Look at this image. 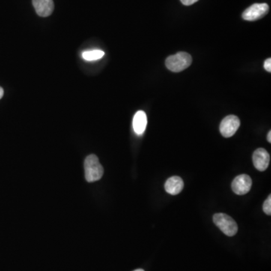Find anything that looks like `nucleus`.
<instances>
[{
	"label": "nucleus",
	"mask_w": 271,
	"mask_h": 271,
	"mask_svg": "<svg viewBox=\"0 0 271 271\" xmlns=\"http://www.w3.org/2000/svg\"><path fill=\"white\" fill-rule=\"evenodd\" d=\"M84 174L88 182L99 180L103 175L104 170L95 155H90L84 160Z\"/></svg>",
	"instance_id": "1"
},
{
	"label": "nucleus",
	"mask_w": 271,
	"mask_h": 271,
	"mask_svg": "<svg viewBox=\"0 0 271 271\" xmlns=\"http://www.w3.org/2000/svg\"><path fill=\"white\" fill-rule=\"evenodd\" d=\"M192 63V57L186 52H179L167 57L166 66L169 70L174 72H182L189 67Z\"/></svg>",
	"instance_id": "2"
},
{
	"label": "nucleus",
	"mask_w": 271,
	"mask_h": 271,
	"mask_svg": "<svg viewBox=\"0 0 271 271\" xmlns=\"http://www.w3.org/2000/svg\"><path fill=\"white\" fill-rule=\"evenodd\" d=\"M213 221L215 225L227 236H233L237 233V224L227 214H215L213 215Z\"/></svg>",
	"instance_id": "3"
},
{
	"label": "nucleus",
	"mask_w": 271,
	"mask_h": 271,
	"mask_svg": "<svg viewBox=\"0 0 271 271\" xmlns=\"http://www.w3.org/2000/svg\"><path fill=\"white\" fill-rule=\"evenodd\" d=\"M269 12V6L266 3H255L245 9L242 17L248 21H257L264 17Z\"/></svg>",
	"instance_id": "4"
},
{
	"label": "nucleus",
	"mask_w": 271,
	"mask_h": 271,
	"mask_svg": "<svg viewBox=\"0 0 271 271\" xmlns=\"http://www.w3.org/2000/svg\"><path fill=\"white\" fill-rule=\"evenodd\" d=\"M239 125H240V121H239V117L233 114H230L221 120L219 126L220 132L223 137L229 138L236 133V131L239 129Z\"/></svg>",
	"instance_id": "5"
},
{
	"label": "nucleus",
	"mask_w": 271,
	"mask_h": 271,
	"mask_svg": "<svg viewBox=\"0 0 271 271\" xmlns=\"http://www.w3.org/2000/svg\"><path fill=\"white\" fill-rule=\"evenodd\" d=\"M251 179L246 174H241L236 176L231 184L232 190L238 195H244L251 189Z\"/></svg>",
	"instance_id": "6"
},
{
	"label": "nucleus",
	"mask_w": 271,
	"mask_h": 271,
	"mask_svg": "<svg viewBox=\"0 0 271 271\" xmlns=\"http://www.w3.org/2000/svg\"><path fill=\"white\" fill-rule=\"evenodd\" d=\"M253 164L259 171H264L269 164V155L264 149H257L252 155Z\"/></svg>",
	"instance_id": "7"
},
{
	"label": "nucleus",
	"mask_w": 271,
	"mask_h": 271,
	"mask_svg": "<svg viewBox=\"0 0 271 271\" xmlns=\"http://www.w3.org/2000/svg\"><path fill=\"white\" fill-rule=\"evenodd\" d=\"M33 5L36 14L43 18L50 16L54 9L53 0H33Z\"/></svg>",
	"instance_id": "8"
},
{
	"label": "nucleus",
	"mask_w": 271,
	"mask_h": 271,
	"mask_svg": "<svg viewBox=\"0 0 271 271\" xmlns=\"http://www.w3.org/2000/svg\"><path fill=\"white\" fill-rule=\"evenodd\" d=\"M184 188V182L179 176H172L166 182L164 188L166 191L172 195H176L182 191Z\"/></svg>",
	"instance_id": "9"
},
{
	"label": "nucleus",
	"mask_w": 271,
	"mask_h": 271,
	"mask_svg": "<svg viewBox=\"0 0 271 271\" xmlns=\"http://www.w3.org/2000/svg\"><path fill=\"white\" fill-rule=\"evenodd\" d=\"M147 125V116L144 111H138L136 113L132 120V126L137 135H142L146 130Z\"/></svg>",
	"instance_id": "10"
},
{
	"label": "nucleus",
	"mask_w": 271,
	"mask_h": 271,
	"mask_svg": "<svg viewBox=\"0 0 271 271\" xmlns=\"http://www.w3.org/2000/svg\"><path fill=\"white\" fill-rule=\"evenodd\" d=\"M104 54H105L104 51L100 50H93L83 53L82 57L86 60H96L102 58Z\"/></svg>",
	"instance_id": "11"
},
{
	"label": "nucleus",
	"mask_w": 271,
	"mask_h": 271,
	"mask_svg": "<svg viewBox=\"0 0 271 271\" xmlns=\"http://www.w3.org/2000/svg\"><path fill=\"white\" fill-rule=\"evenodd\" d=\"M263 210L266 215H271V195H269L263 205Z\"/></svg>",
	"instance_id": "12"
},
{
	"label": "nucleus",
	"mask_w": 271,
	"mask_h": 271,
	"mask_svg": "<svg viewBox=\"0 0 271 271\" xmlns=\"http://www.w3.org/2000/svg\"><path fill=\"white\" fill-rule=\"evenodd\" d=\"M263 66H264V69L267 71L268 72H271V59L268 58L266 59L263 63Z\"/></svg>",
	"instance_id": "13"
},
{
	"label": "nucleus",
	"mask_w": 271,
	"mask_h": 271,
	"mask_svg": "<svg viewBox=\"0 0 271 271\" xmlns=\"http://www.w3.org/2000/svg\"><path fill=\"white\" fill-rule=\"evenodd\" d=\"M182 2V4L185 6H191L194 3H197L198 0H180Z\"/></svg>",
	"instance_id": "14"
},
{
	"label": "nucleus",
	"mask_w": 271,
	"mask_h": 271,
	"mask_svg": "<svg viewBox=\"0 0 271 271\" xmlns=\"http://www.w3.org/2000/svg\"><path fill=\"white\" fill-rule=\"evenodd\" d=\"M3 95H4V90H3V87H0V99L3 98Z\"/></svg>",
	"instance_id": "15"
},
{
	"label": "nucleus",
	"mask_w": 271,
	"mask_h": 271,
	"mask_svg": "<svg viewBox=\"0 0 271 271\" xmlns=\"http://www.w3.org/2000/svg\"><path fill=\"white\" fill-rule=\"evenodd\" d=\"M267 141L271 143V131H269L267 134Z\"/></svg>",
	"instance_id": "16"
},
{
	"label": "nucleus",
	"mask_w": 271,
	"mask_h": 271,
	"mask_svg": "<svg viewBox=\"0 0 271 271\" xmlns=\"http://www.w3.org/2000/svg\"><path fill=\"white\" fill-rule=\"evenodd\" d=\"M133 271H145L144 269H135V270H133Z\"/></svg>",
	"instance_id": "17"
}]
</instances>
